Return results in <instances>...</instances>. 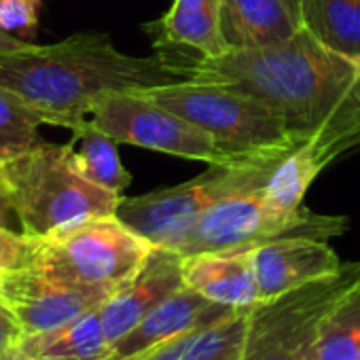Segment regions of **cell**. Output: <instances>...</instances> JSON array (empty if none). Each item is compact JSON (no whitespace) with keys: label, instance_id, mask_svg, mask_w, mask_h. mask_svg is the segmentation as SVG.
Segmentation results:
<instances>
[{"label":"cell","instance_id":"obj_10","mask_svg":"<svg viewBox=\"0 0 360 360\" xmlns=\"http://www.w3.org/2000/svg\"><path fill=\"white\" fill-rule=\"evenodd\" d=\"M115 290L72 284L37 267L0 274V303L20 322L26 335L60 328L100 307Z\"/></svg>","mask_w":360,"mask_h":360},{"label":"cell","instance_id":"obj_3","mask_svg":"<svg viewBox=\"0 0 360 360\" xmlns=\"http://www.w3.org/2000/svg\"><path fill=\"white\" fill-rule=\"evenodd\" d=\"M142 96L195 123L217 144L221 165H250L290 155L307 140L280 110L233 87L210 81H183Z\"/></svg>","mask_w":360,"mask_h":360},{"label":"cell","instance_id":"obj_30","mask_svg":"<svg viewBox=\"0 0 360 360\" xmlns=\"http://www.w3.org/2000/svg\"><path fill=\"white\" fill-rule=\"evenodd\" d=\"M26 360H68V358H60V356H30Z\"/></svg>","mask_w":360,"mask_h":360},{"label":"cell","instance_id":"obj_18","mask_svg":"<svg viewBox=\"0 0 360 360\" xmlns=\"http://www.w3.org/2000/svg\"><path fill=\"white\" fill-rule=\"evenodd\" d=\"M70 140L75 144L72 161L79 174L102 189L123 195V191L131 185V174L119 157V142L96 127L91 119L79 125Z\"/></svg>","mask_w":360,"mask_h":360},{"label":"cell","instance_id":"obj_19","mask_svg":"<svg viewBox=\"0 0 360 360\" xmlns=\"http://www.w3.org/2000/svg\"><path fill=\"white\" fill-rule=\"evenodd\" d=\"M301 28L330 51L360 60V0H305Z\"/></svg>","mask_w":360,"mask_h":360},{"label":"cell","instance_id":"obj_33","mask_svg":"<svg viewBox=\"0 0 360 360\" xmlns=\"http://www.w3.org/2000/svg\"><path fill=\"white\" fill-rule=\"evenodd\" d=\"M358 360H360V354H358Z\"/></svg>","mask_w":360,"mask_h":360},{"label":"cell","instance_id":"obj_17","mask_svg":"<svg viewBox=\"0 0 360 360\" xmlns=\"http://www.w3.org/2000/svg\"><path fill=\"white\" fill-rule=\"evenodd\" d=\"M24 358L30 356H60L68 360H106L110 343L106 339L100 307L81 318L39 335H26L22 341Z\"/></svg>","mask_w":360,"mask_h":360},{"label":"cell","instance_id":"obj_21","mask_svg":"<svg viewBox=\"0 0 360 360\" xmlns=\"http://www.w3.org/2000/svg\"><path fill=\"white\" fill-rule=\"evenodd\" d=\"M360 354V284L326 316L318 335L316 360H358Z\"/></svg>","mask_w":360,"mask_h":360},{"label":"cell","instance_id":"obj_29","mask_svg":"<svg viewBox=\"0 0 360 360\" xmlns=\"http://www.w3.org/2000/svg\"><path fill=\"white\" fill-rule=\"evenodd\" d=\"M284 3L290 9V13L297 20V24L301 26L303 24V3H305V0H284Z\"/></svg>","mask_w":360,"mask_h":360},{"label":"cell","instance_id":"obj_31","mask_svg":"<svg viewBox=\"0 0 360 360\" xmlns=\"http://www.w3.org/2000/svg\"><path fill=\"white\" fill-rule=\"evenodd\" d=\"M0 185H5V178H3V163H0Z\"/></svg>","mask_w":360,"mask_h":360},{"label":"cell","instance_id":"obj_22","mask_svg":"<svg viewBox=\"0 0 360 360\" xmlns=\"http://www.w3.org/2000/svg\"><path fill=\"white\" fill-rule=\"evenodd\" d=\"M45 119L18 94L0 85V163L43 142Z\"/></svg>","mask_w":360,"mask_h":360},{"label":"cell","instance_id":"obj_12","mask_svg":"<svg viewBox=\"0 0 360 360\" xmlns=\"http://www.w3.org/2000/svg\"><path fill=\"white\" fill-rule=\"evenodd\" d=\"M183 286V257L174 250L153 248L140 271L100 305L108 343L112 345L127 335L144 316Z\"/></svg>","mask_w":360,"mask_h":360},{"label":"cell","instance_id":"obj_23","mask_svg":"<svg viewBox=\"0 0 360 360\" xmlns=\"http://www.w3.org/2000/svg\"><path fill=\"white\" fill-rule=\"evenodd\" d=\"M248 309L242 307L233 316L198 330L180 360H242L246 330H248Z\"/></svg>","mask_w":360,"mask_h":360},{"label":"cell","instance_id":"obj_13","mask_svg":"<svg viewBox=\"0 0 360 360\" xmlns=\"http://www.w3.org/2000/svg\"><path fill=\"white\" fill-rule=\"evenodd\" d=\"M240 311L238 307L221 305L189 286H183L144 316L127 335L110 345L106 360H129L146 349L163 345L187 333L212 326Z\"/></svg>","mask_w":360,"mask_h":360},{"label":"cell","instance_id":"obj_28","mask_svg":"<svg viewBox=\"0 0 360 360\" xmlns=\"http://www.w3.org/2000/svg\"><path fill=\"white\" fill-rule=\"evenodd\" d=\"M22 45H26V43L20 41V39H15L13 34H9V32H5V30H0V51L18 49V47H22Z\"/></svg>","mask_w":360,"mask_h":360},{"label":"cell","instance_id":"obj_16","mask_svg":"<svg viewBox=\"0 0 360 360\" xmlns=\"http://www.w3.org/2000/svg\"><path fill=\"white\" fill-rule=\"evenodd\" d=\"M299 30L284 0H223V32L229 51L282 45Z\"/></svg>","mask_w":360,"mask_h":360},{"label":"cell","instance_id":"obj_32","mask_svg":"<svg viewBox=\"0 0 360 360\" xmlns=\"http://www.w3.org/2000/svg\"><path fill=\"white\" fill-rule=\"evenodd\" d=\"M356 64H358V66H360V60H358V62H356Z\"/></svg>","mask_w":360,"mask_h":360},{"label":"cell","instance_id":"obj_14","mask_svg":"<svg viewBox=\"0 0 360 360\" xmlns=\"http://www.w3.org/2000/svg\"><path fill=\"white\" fill-rule=\"evenodd\" d=\"M252 263L261 301L333 276L343 267L326 240L309 238H292L259 246L252 250Z\"/></svg>","mask_w":360,"mask_h":360},{"label":"cell","instance_id":"obj_9","mask_svg":"<svg viewBox=\"0 0 360 360\" xmlns=\"http://www.w3.org/2000/svg\"><path fill=\"white\" fill-rule=\"evenodd\" d=\"M89 119L119 144L221 165L217 144L208 131L142 94L106 91L94 100Z\"/></svg>","mask_w":360,"mask_h":360},{"label":"cell","instance_id":"obj_5","mask_svg":"<svg viewBox=\"0 0 360 360\" xmlns=\"http://www.w3.org/2000/svg\"><path fill=\"white\" fill-rule=\"evenodd\" d=\"M282 159L250 165H208V172L183 185L155 189L136 198H121L117 219L155 248L180 255L200 219L217 202L240 191L265 187Z\"/></svg>","mask_w":360,"mask_h":360},{"label":"cell","instance_id":"obj_2","mask_svg":"<svg viewBox=\"0 0 360 360\" xmlns=\"http://www.w3.org/2000/svg\"><path fill=\"white\" fill-rule=\"evenodd\" d=\"M189 81L159 53L136 58L119 51L104 32H77L53 45L26 43L0 51V85L26 100L45 125L75 131L106 91L142 94Z\"/></svg>","mask_w":360,"mask_h":360},{"label":"cell","instance_id":"obj_6","mask_svg":"<svg viewBox=\"0 0 360 360\" xmlns=\"http://www.w3.org/2000/svg\"><path fill=\"white\" fill-rule=\"evenodd\" d=\"M358 284L360 261H349L333 276L255 303L242 360H316L322 322Z\"/></svg>","mask_w":360,"mask_h":360},{"label":"cell","instance_id":"obj_1","mask_svg":"<svg viewBox=\"0 0 360 360\" xmlns=\"http://www.w3.org/2000/svg\"><path fill=\"white\" fill-rule=\"evenodd\" d=\"M195 81H210L261 98L314 144L324 165L360 146V66L301 28L290 41L229 51L212 60L174 64Z\"/></svg>","mask_w":360,"mask_h":360},{"label":"cell","instance_id":"obj_27","mask_svg":"<svg viewBox=\"0 0 360 360\" xmlns=\"http://www.w3.org/2000/svg\"><path fill=\"white\" fill-rule=\"evenodd\" d=\"M13 223H20L13 198H11V193H9V189L5 185H0V227L11 229Z\"/></svg>","mask_w":360,"mask_h":360},{"label":"cell","instance_id":"obj_7","mask_svg":"<svg viewBox=\"0 0 360 360\" xmlns=\"http://www.w3.org/2000/svg\"><path fill=\"white\" fill-rule=\"evenodd\" d=\"M347 229L345 217L318 214L309 208L297 212H282L274 208L261 189L240 191L217 202L195 225L185 242L180 257L221 250H255L259 246L309 238L330 240Z\"/></svg>","mask_w":360,"mask_h":360},{"label":"cell","instance_id":"obj_4","mask_svg":"<svg viewBox=\"0 0 360 360\" xmlns=\"http://www.w3.org/2000/svg\"><path fill=\"white\" fill-rule=\"evenodd\" d=\"M75 144L41 142L3 163L20 229L49 238L91 219L115 217L123 195L102 189L79 174L72 161Z\"/></svg>","mask_w":360,"mask_h":360},{"label":"cell","instance_id":"obj_11","mask_svg":"<svg viewBox=\"0 0 360 360\" xmlns=\"http://www.w3.org/2000/svg\"><path fill=\"white\" fill-rule=\"evenodd\" d=\"M142 28L150 34L155 53L172 66L189 58L212 60L229 53L223 32V0H174L159 20Z\"/></svg>","mask_w":360,"mask_h":360},{"label":"cell","instance_id":"obj_25","mask_svg":"<svg viewBox=\"0 0 360 360\" xmlns=\"http://www.w3.org/2000/svg\"><path fill=\"white\" fill-rule=\"evenodd\" d=\"M41 0H0V30L32 43L39 28Z\"/></svg>","mask_w":360,"mask_h":360},{"label":"cell","instance_id":"obj_26","mask_svg":"<svg viewBox=\"0 0 360 360\" xmlns=\"http://www.w3.org/2000/svg\"><path fill=\"white\" fill-rule=\"evenodd\" d=\"M26 333L15 316L0 303V360H26L22 354V341Z\"/></svg>","mask_w":360,"mask_h":360},{"label":"cell","instance_id":"obj_15","mask_svg":"<svg viewBox=\"0 0 360 360\" xmlns=\"http://www.w3.org/2000/svg\"><path fill=\"white\" fill-rule=\"evenodd\" d=\"M185 286L229 307H252L261 301L252 250H221L183 257Z\"/></svg>","mask_w":360,"mask_h":360},{"label":"cell","instance_id":"obj_8","mask_svg":"<svg viewBox=\"0 0 360 360\" xmlns=\"http://www.w3.org/2000/svg\"><path fill=\"white\" fill-rule=\"evenodd\" d=\"M153 248L115 214L43 238L34 267L64 282L117 290L140 271Z\"/></svg>","mask_w":360,"mask_h":360},{"label":"cell","instance_id":"obj_20","mask_svg":"<svg viewBox=\"0 0 360 360\" xmlns=\"http://www.w3.org/2000/svg\"><path fill=\"white\" fill-rule=\"evenodd\" d=\"M324 167L326 165L318 157L314 144H301L274 167L263 187L265 200L282 212L301 210L307 189Z\"/></svg>","mask_w":360,"mask_h":360},{"label":"cell","instance_id":"obj_24","mask_svg":"<svg viewBox=\"0 0 360 360\" xmlns=\"http://www.w3.org/2000/svg\"><path fill=\"white\" fill-rule=\"evenodd\" d=\"M41 246L43 238L0 227V274L34 267Z\"/></svg>","mask_w":360,"mask_h":360}]
</instances>
